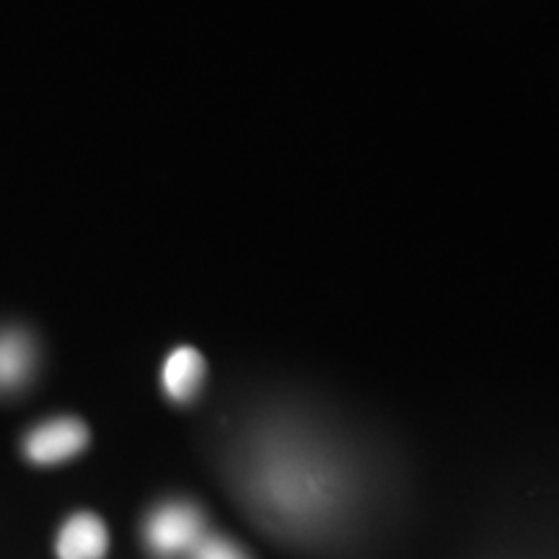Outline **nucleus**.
<instances>
[{
  "label": "nucleus",
  "mask_w": 559,
  "mask_h": 559,
  "mask_svg": "<svg viewBox=\"0 0 559 559\" xmlns=\"http://www.w3.org/2000/svg\"><path fill=\"white\" fill-rule=\"evenodd\" d=\"M145 539L158 557H174L179 551L194 549L202 539L200 513L187 502H169L148 519Z\"/></svg>",
  "instance_id": "nucleus-1"
},
{
  "label": "nucleus",
  "mask_w": 559,
  "mask_h": 559,
  "mask_svg": "<svg viewBox=\"0 0 559 559\" xmlns=\"http://www.w3.org/2000/svg\"><path fill=\"white\" fill-rule=\"evenodd\" d=\"M88 445V428L75 417H60L50 423L39 425L37 430L29 432L24 451L34 464H60L68 461Z\"/></svg>",
  "instance_id": "nucleus-2"
},
{
  "label": "nucleus",
  "mask_w": 559,
  "mask_h": 559,
  "mask_svg": "<svg viewBox=\"0 0 559 559\" xmlns=\"http://www.w3.org/2000/svg\"><path fill=\"white\" fill-rule=\"evenodd\" d=\"M109 549L107 526L99 515L75 513L58 536L60 559H104Z\"/></svg>",
  "instance_id": "nucleus-3"
},
{
  "label": "nucleus",
  "mask_w": 559,
  "mask_h": 559,
  "mask_svg": "<svg viewBox=\"0 0 559 559\" xmlns=\"http://www.w3.org/2000/svg\"><path fill=\"white\" fill-rule=\"evenodd\" d=\"M205 381V360L194 347H179L164 362V389L174 402L187 404L200 394Z\"/></svg>",
  "instance_id": "nucleus-4"
},
{
  "label": "nucleus",
  "mask_w": 559,
  "mask_h": 559,
  "mask_svg": "<svg viewBox=\"0 0 559 559\" xmlns=\"http://www.w3.org/2000/svg\"><path fill=\"white\" fill-rule=\"evenodd\" d=\"M34 366V347L24 332H0V391H13Z\"/></svg>",
  "instance_id": "nucleus-5"
},
{
  "label": "nucleus",
  "mask_w": 559,
  "mask_h": 559,
  "mask_svg": "<svg viewBox=\"0 0 559 559\" xmlns=\"http://www.w3.org/2000/svg\"><path fill=\"white\" fill-rule=\"evenodd\" d=\"M194 559H247V557H243L230 542L210 536V539L198 542V547H194Z\"/></svg>",
  "instance_id": "nucleus-6"
}]
</instances>
